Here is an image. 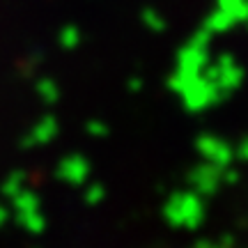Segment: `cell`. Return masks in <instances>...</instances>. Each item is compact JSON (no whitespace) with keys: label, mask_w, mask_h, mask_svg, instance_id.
I'll use <instances>...</instances> for the list:
<instances>
[{"label":"cell","mask_w":248,"mask_h":248,"mask_svg":"<svg viewBox=\"0 0 248 248\" xmlns=\"http://www.w3.org/2000/svg\"><path fill=\"white\" fill-rule=\"evenodd\" d=\"M55 133H58V124H55V120L53 117H44V120L32 129V133L23 140V147H30V145H44V142H48L51 138H53Z\"/></svg>","instance_id":"obj_1"},{"label":"cell","mask_w":248,"mask_h":248,"mask_svg":"<svg viewBox=\"0 0 248 248\" xmlns=\"http://www.w3.org/2000/svg\"><path fill=\"white\" fill-rule=\"evenodd\" d=\"M16 221L26 228L28 232H42L44 230V216L39 214V209H32V212H16Z\"/></svg>","instance_id":"obj_2"},{"label":"cell","mask_w":248,"mask_h":248,"mask_svg":"<svg viewBox=\"0 0 248 248\" xmlns=\"http://www.w3.org/2000/svg\"><path fill=\"white\" fill-rule=\"evenodd\" d=\"M23 184H26V175L23 172H12L5 184H2V193L5 195H16L18 191H23Z\"/></svg>","instance_id":"obj_3"},{"label":"cell","mask_w":248,"mask_h":248,"mask_svg":"<svg viewBox=\"0 0 248 248\" xmlns=\"http://www.w3.org/2000/svg\"><path fill=\"white\" fill-rule=\"evenodd\" d=\"M37 92H39V97L44 99V101H48V104L58 99V88L53 85V80H48V78L37 83Z\"/></svg>","instance_id":"obj_4"},{"label":"cell","mask_w":248,"mask_h":248,"mask_svg":"<svg viewBox=\"0 0 248 248\" xmlns=\"http://www.w3.org/2000/svg\"><path fill=\"white\" fill-rule=\"evenodd\" d=\"M7 216H9V214H7V209H5V207L0 204V225H2V223L7 221Z\"/></svg>","instance_id":"obj_5"}]
</instances>
